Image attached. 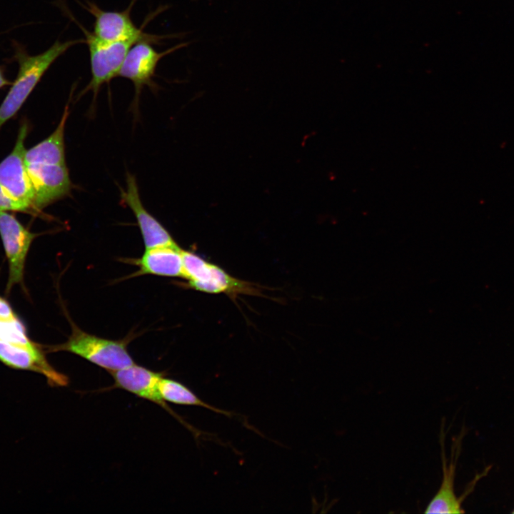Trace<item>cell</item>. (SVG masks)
<instances>
[{"instance_id": "obj_19", "label": "cell", "mask_w": 514, "mask_h": 514, "mask_svg": "<svg viewBox=\"0 0 514 514\" xmlns=\"http://www.w3.org/2000/svg\"><path fill=\"white\" fill-rule=\"evenodd\" d=\"M512 513H514V510L512 511Z\"/></svg>"}, {"instance_id": "obj_3", "label": "cell", "mask_w": 514, "mask_h": 514, "mask_svg": "<svg viewBox=\"0 0 514 514\" xmlns=\"http://www.w3.org/2000/svg\"><path fill=\"white\" fill-rule=\"evenodd\" d=\"M49 352L67 351L106 370L109 373L134 363L124 341H114L89 334L72 326L68 340L48 348Z\"/></svg>"}, {"instance_id": "obj_14", "label": "cell", "mask_w": 514, "mask_h": 514, "mask_svg": "<svg viewBox=\"0 0 514 514\" xmlns=\"http://www.w3.org/2000/svg\"><path fill=\"white\" fill-rule=\"evenodd\" d=\"M159 391L162 398L166 402L183 405H196L203 407L217 413L231 417L232 413L214 406L202 400L192 390L181 383L162 377L159 382Z\"/></svg>"}, {"instance_id": "obj_13", "label": "cell", "mask_w": 514, "mask_h": 514, "mask_svg": "<svg viewBox=\"0 0 514 514\" xmlns=\"http://www.w3.org/2000/svg\"><path fill=\"white\" fill-rule=\"evenodd\" d=\"M136 264L139 268L136 276L183 277L182 249L178 246L146 248Z\"/></svg>"}, {"instance_id": "obj_15", "label": "cell", "mask_w": 514, "mask_h": 514, "mask_svg": "<svg viewBox=\"0 0 514 514\" xmlns=\"http://www.w3.org/2000/svg\"><path fill=\"white\" fill-rule=\"evenodd\" d=\"M0 341L26 347L38 345L29 338L26 329L19 318L15 321L0 320Z\"/></svg>"}, {"instance_id": "obj_8", "label": "cell", "mask_w": 514, "mask_h": 514, "mask_svg": "<svg viewBox=\"0 0 514 514\" xmlns=\"http://www.w3.org/2000/svg\"><path fill=\"white\" fill-rule=\"evenodd\" d=\"M0 236L9 263V293L14 286L23 283L26 258L36 234L25 228L14 215L0 211Z\"/></svg>"}, {"instance_id": "obj_18", "label": "cell", "mask_w": 514, "mask_h": 514, "mask_svg": "<svg viewBox=\"0 0 514 514\" xmlns=\"http://www.w3.org/2000/svg\"><path fill=\"white\" fill-rule=\"evenodd\" d=\"M11 83L4 76V70L0 67V89L2 87L11 84Z\"/></svg>"}, {"instance_id": "obj_4", "label": "cell", "mask_w": 514, "mask_h": 514, "mask_svg": "<svg viewBox=\"0 0 514 514\" xmlns=\"http://www.w3.org/2000/svg\"><path fill=\"white\" fill-rule=\"evenodd\" d=\"M84 32L85 43L87 44L90 57L91 78L81 91L79 98L86 93H93L94 101L101 86L108 84L118 76V74L130 49L137 41L130 40L118 42H105L98 39L92 32L89 31L78 21L74 19Z\"/></svg>"}, {"instance_id": "obj_9", "label": "cell", "mask_w": 514, "mask_h": 514, "mask_svg": "<svg viewBox=\"0 0 514 514\" xmlns=\"http://www.w3.org/2000/svg\"><path fill=\"white\" fill-rule=\"evenodd\" d=\"M188 42L181 43L163 51H157L151 43L141 41L135 44L128 51L118 76L132 81L135 88V104H137L139 94L144 86L155 88L153 77L160 60L165 56L188 45Z\"/></svg>"}, {"instance_id": "obj_6", "label": "cell", "mask_w": 514, "mask_h": 514, "mask_svg": "<svg viewBox=\"0 0 514 514\" xmlns=\"http://www.w3.org/2000/svg\"><path fill=\"white\" fill-rule=\"evenodd\" d=\"M28 124L23 122L12 151L0 162V185L15 200L28 206L33 215L39 213L35 206V194L25 161L24 141Z\"/></svg>"}, {"instance_id": "obj_11", "label": "cell", "mask_w": 514, "mask_h": 514, "mask_svg": "<svg viewBox=\"0 0 514 514\" xmlns=\"http://www.w3.org/2000/svg\"><path fill=\"white\" fill-rule=\"evenodd\" d=\"M109 373L114 381L112 388L126 390L139 398L151 401L183 423L178 415L167 405L161 397L159 391V382L161 378L164 376L163 373L156 372L133 363L122 369L109 372ZM183 424L187 425L185 423Z\"/></svg>"}, {"instance_id": "obj_1", "label": "cell", "mask_w": 514, "mask_h": 514, "mask_svg": "<svg viewBox=\"0 0 514 514\" xmlns=\"http://www.w3.org/2000/svg\"><path fill=\"white\" fill-rule=\"evenodd\" d=\"M25 161L39 213L70 194L73 185L66 163L65 147L38 143L26 150Z\"/></svg>"}, {"instance_id": "obj_12", "label": "cell", "mask_w": 514, "mask_h": 514, "mask_svg": "<svg viewBox=\"0 0 514 514\" xmlns=\"http://www.w3.org/2000/svg\"><path fill=\"white\" fill-rule=\"evenodd\" d=\"M442 447L443 479L440 486L425 508V513H462V498H458L454 491V479L457 460L460 453L459 440L453 445L452 455L448 460Z\"/></svg>"}, {"instance_id": "obj_17", "label": "cell", "mask_w": 514, "mask_h": 514, "mask_svg": "<svg viewBox=\"0 0 514 514\" xmlns=\"http://www.w3.org/2000/svg\"><path fill=\"white\" fill-rule=\"evenodd\" d=\"M19 319L18 316L13 310L9 301L0 296V320L15 321Z\"/></svg>"}, {"instance_id": "obj_10", "label": "cell", "mask_w": 514, "mask_h": 514, "mask_svg": "<svg viewBox=\"0 0 514 514\" xmlns=\"http://www.w3.org/2000/svg\"><path fill=\"white\" fill-rule=\"evenodd\" d=\"M125 189H121V200L133 213L146 248L177 246L165 227L143 205L135 176L127 173Z\"/></svg>"}, {"instance_id": "obj_16", "label": "cell", "mask_w": 514, "mask_h": 514, "mask_svg": "<svg viewBox=\"0 0 514 514\" xmlns=\"http://www.w3.org/2000/svg\"><path fill=\"white\" fill-rule=\"evenodd\" d=\"M0 211H17L32 214L28 206L10 196L1 185Z\"/></svg>"}, {"instance_id": "obj_7", "label": "cell", "mask_w": 514, "mask_h": 514, "mask_svg": "<svg viewBox=\"0 0 514 514\" xmlns=\"http://www.w3.org/2000/svg\"><path fill=\"white\" fill-rule=\"evenodd\" d=\"M182 260L183 277L189 281L190 287L197 291L211 293L251 291L246 282L233 278L191 252L183 250Z\"/></svg>"}, {"instance_id": "obj_5", "label": "cell", "mask_w": 514, "mask_h": 514, "mask_svg": "<svg viewBox=\"0 0 514 514\" xmlns=\"http://www.w3.org/2000/svg\"><path fill=\"white\" fill-rule=\"evenodd\" d=\"M136 0H132L126 9L105 11L95 3L86 1L79 4L94 17L93 34L105 42H118L130 40L147 41L159 44L167 36H158L143 32L142 26L138 28L131 18V9Z\"/></svg>"}, {"instance_id": "obj_2", "label": "cell", "mask_w": 514, "mask_h": 514, "mask_svg": "<svg viewBox=\"0 0 514 514\" xmlns=\"http://www.w3.org/2000/svg\"><path fill=\"white\" fill-rule=\"evenodd\" d=\"M85 39L56 40L45 51L34 56L16 46L15 58L19 64L16 79L0 106V128L21 109L41 79L53 63L69 49Z\"/></svg>"}]
</instances>
